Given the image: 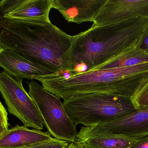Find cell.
I'll list each match as a JSON object with an SVG mask.
<instances>
[{
    "instance_id": "1",
    "label": "cell",
    "mask_w": 148,
    "mask_h": 148,
    "mask_svg": "<svg viewBox=\"0 0 148 148\" xmlns=\"http://www.w3.org/2000/svg\"><path fill=\"white\" fill-rule=\"evenodd\" d=\"M74 38L50 20L0 19V48L13 50L56 74L73 72Z\"/></svg>"
},
{
    "instance_id": "2",
    "label": "cell",
    "mask_w": 148,
    "mask_h": 148,
    "mask_svg": "<svg viewBox=\"0 0 148 148\" xmlns=\"http://www.w3.org/2000/svg\"><path fill=\"white\" fill-rule=\"evenodd\" d=\"M148 18L137 17L100 27L91 26L74 36L70 51L71 74L97 70L136 47L147 27Z\"/></svg>"
},
{
    "instance_id": "3",
    "label": "cell",
    "mask_w": 148,
    "mask_h": 148,
    "mask_svg": "<svg viewBox=\"0 0 148 148\" xmlns=\"http://www.w3.org/2000/svg\"><path fill=\"white\" fill-rule=\"evenodd\" d=\"M45 89L58 98L92 93L112 94L132 99L148 83V63L136 66L55 74L37 77Z\"/></svg>"
},
{
    "instance_id": "4",
    "label": "cell",
    "mask_w": 148,
    "mask_h": 148,
    "mask_svg": "<svg viewBox=\"0 0 148 148\" xmlns=\"http://www.w3.org/2000/svg\"><path fill=\"white\" fill-rule=\"evenodd\" d=\"M63 105L75 125L84 127L107 122L136 109L131 98L104 93L74 96L64 100Z\"/></svg>"
},
{
    "instance_id": "5",
    "label": "cell",
    "mask_w": 148,
    "mask_h": 148,
    "mask_svg": "<svg viewBox=\"0 0 148 148\" xmlns=\"http://www.w3.org/2000/svg\"><path fill=\"white\" fill-rule=\"evenodd\" d=\"M29 94L40 111L44 126L52 137L69 143L76 141V126L68 115L60 98L34 80L28 83Z\"/></svg>"
},
{
    "instance_id": "6",
    "label": "cell",
    "mask_w": 148,
    "mask_h": 148,
    "mask_svg": "<svg viewBox=\"0 0 148 148\" xmlns=\"http://www.w3.org/2000/svg\"><path fill=\"white\" fill-rule=\"evenodd\" d=\"M0 93L8 110L23 123L33 129H44L43 120L34 101L24 89L22 81L5 71L0 73Z\"/></svg>"
},
{
    "instance_id": "7",
    "label": "cell",
    "mask_w": 148,
    "mask_h": 148,
    "mask_svg": "<svg viewBox=\"0 0 148 148\" xmlns=\"http://www.w3.org/2000/svg\"><path fill=\"white\" fill-rule=\"evenodd\" d=\"M140 17L148 18V0H107L93 19L92 27Z\"/></svg>"
},
{
    "instance_id": "8",
    "label": "cell",
    "mask_w": 148,
    "mask_h": 148,
    "mask_svg": "<svg viewBox=\"0 0 148 148\" xmlns=\"http://www.w3.org/2000/svg\"><path fill=\"white\" fill-rule=\"evenodd\" d=\"M52 0H0V19L49 21Z\"/></svg>"
},
{
    "instance_id": "9",
    "label": "cell",
    "mask_w": 148,
    "mask_h": 148,
    "mask_svg": "<svg viewBox=\"0 0 148 148\" xmlns=\"http://www.w3.org/2000/svg\"><path fill=\"white\" fill-rule=\"evenodd\" d=\"M0 67L10 75L22 81L23 78L32 81L37 77L57 74L8 49L0 48Z\"/></svg>"
},
{
    "instance_id": "10",
    "label": "cell",
    "mask_w": 148,
    "mask_h": 148,
    "mask_svg": "<svg viewBox=\"0 0 148 148\" xmlns=\"http://www.w3.org/2000/svg\"><path fill=\"white\" fill-rule=\"evenodd\" d=\"M135 139L117 134L99 125L82 127L76 141L84 148H129Z\"/></svg>"
},
{
    "instance_id": "11",
    "label": "cell",
    "mask_w": 148,
    "mask_h": 148,
    "mask_svg": "<svg viewBox=\"0 0 148 148\" xmlns=\"http://www.w3.org/2000/svg\"><path fill=\"white\" fill-rule=\"evenodd\" d=\"M117 134L135 140L148 136V107L136 109L132 113L98 124Z\"/></svg>"
},
{
    "instance_id": "12",
    "label": "cell",
    "mask_w": 148,
    "mask_h": 148,
    "mask_svg": "<svg viewBox=\"0 0 148 148\" xmlns=\"http://www.w3.org/2000/svg\"><path fill=\"white\" fill-rule=\"evenodd\" d=\"M107 0H52L57 10L69 22H92Z\"/></svg>"
},
{
    "instance_id": "13",
    "label": "cell",
    "mask_w": 148,
    "mask_h": 148,
    "mask_svg": "<svg viewBox=\"0 0 148 148\" xmlns=\"http://www.w3.org/2000/svg\"><path fill=\"white\" fill-rule=\"evenodd\" d=\"M53 138L48 131L17 125L8 129L0 138V148H25Z\"/></svg>"
},
{
    "instance_id": "14",
    "label": "cell",
    "mask_w": 148,
    "mask_h": 148,
    "mask_svg": "<svg viewBox=\"0 0 148 148\" xmlns=\"http://www.w3.org/2000/svg\"><path fill=\"white\" fill-rule=\"evenodd\" d=\"M148 63V54L136 47L127 50L97 70L125 67Z\"/></svg>"
},
{
    "instance_id": "15",
    "label": "cell",
    "mask_w": 148,
    "mask_h": 148,
    "mask_svg": "<svg viewBox=\"0 0 148 148\" xmlns=\"http://www.w3.org/2000/svg\"><path fill=\"white\" fill-rule=\"evenodd\" d=\"M70 143L53 138L49 140L35 144L25 148H67Z\"/></svg>"
},
{
    "instance_id": "16",
    "label": "cell",
    "mask_w": 148,
    "mask_h": 148,
    "mask_svg": "<svg viewBox=\"0 0 148 148\" xmlns=\"http://www.w3.org/2000/svg\"><path fill=\"white\" fill-rule=\"evenodd\" d=\"M132 100L136 109L148 107V83Z\"/></svg>"
},
{
    "instance_id": "17",
    "label": "cell",
    "mask_w": 148,
    "mask_h": 148,
    "mask_svg": "<svg viewBox=\"0 0 148 148\" xmlns=\"http://www.w3.org/2000/svg\"><path fill=\"white\" fill-rule=\"evenodd\" d=\"M136 47L148 54V26L143 31Z\"/></svg>"
},
{
    "instance_id": "18",
    "label": "cell",
    "mask_w": 148,
    "mask_h": 148,
    "mask_svg": "<svg viewBox=\"0 0 148 148\" xmlns=\"http://www.w3.org/2000/svg\"><path fill=\"white\" fill-rule=\"evenodd\" d=\"M0 126L8 129V113L3 105L0 101Z\"/></svg>"
},
{
    "instance_id": "19",
    "label": "cell",
    "mask_w": 148,
    "mask_h": 148,
    "mask_svg": "<svg viewBox=\"0 0 148 148\" xmlns=\"http://www.w3.org/2000/svg\"><path fill=\"white\" fill-rule=\"evenodd\" d=\"M129 148H148V136L141 139L135 140Z\"/></svg>"
},
{
    "instance_id": "20",
    "label": "cell",
    "mask_w": 148,
    "mask_h": 148,
    "mask_svg": "<svg viewBox=\"0 0 148 148\" xmlns=\"http://www.w3.org/2000/svg\"><path fill=\"white\" fill-rule=\"evenodd\" d=\"M69 146H70V148H84L82 146L76 141L74 142L70 143Z\"/></svg>"
},
{
    "instance_id": "21",
    "label": "cell",
    "mask_w": 148,
    "mask_h": 148,
    "mask_svg": "<svg viewBox=\"0 0 148 148\" xmlns=\"http://www.w3.org/2000/svg\"><path fill=\"white\" fill-rule=\"evenodd\" d=\"M8 129L5 128L3 127L0 126V138L2 136L4 133Z\"/></svg>"
},
{
    "instance_id": "22",
    "label": "cell",
    "mask_w": 148,
    "mask_h": 148,
    "mask_svg": "<svg viewBox=\"0 0 148 148\" xmlns=\"http://www.w3.org/2000/svg\"><path fill=\"white\" fill-rule=\"evenodd\" d=\"M70 148V146H69H69L68 147V148Z\"/></svg>"
}]
</instances>
